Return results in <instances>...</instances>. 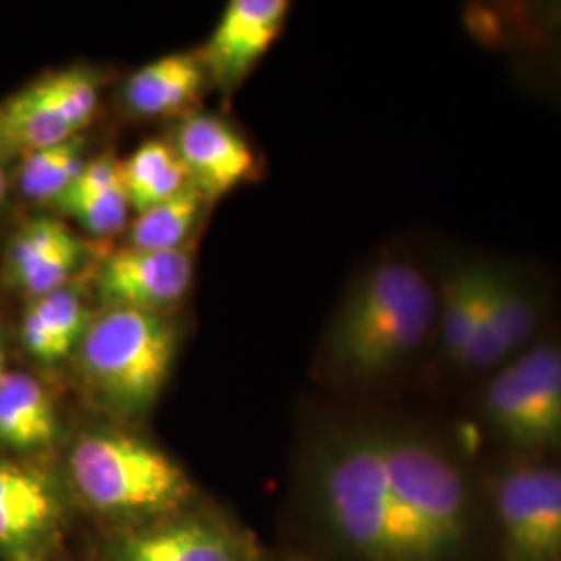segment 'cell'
Returning a JSON list of instances; mask_svg holds the SVG:
<instances>
[{"instance_id":"obj_17","label":"cell","mask_w":561,"mask_h":561,"mask_svg":"<svg viewBox=\"0 0 561 561\" xmlns=\"http://www.w3.org/2000/svg\"><path fill=\"white\" fill-rule=\"evenodd\" d=\"M201 190L190 183L180 194L138 213L129 231V248L180 250L201 215Z\"/></svg>"},{"instance_id":"obj_19","label":"cell","mask_w":561,"mask_h":561,"mask_svg":"<svg viewBox=\"0 0 561 561\" xmlns=\"http://www.w3.org/2000/svg\"><path fill=\"white\" fill-rule=\"evenodd\" d=\"M76 233L57 219H34L21 227L9 248V275L25 294L32 291L42 271Z\"/></svg>"},{"instance_id":"obj_24","label":"cell","mask_w":561,"mask_h":561,"mask_svg":"<svg viewBox=\"0 0 561 561\" xmlns=\"http://www.w3.org/2000/svg\"><path fill=\"white\" fill-rule=\"evenodd\" d=\"M180 157L175 152V146L167 141L152 140L141 144L127 161H121L127 198L138 194L150 181L157 180Z\"/></svg>"},{"instance_id":"obj_11","label":"cell","mask_w":561,"mask_h":561,"mask_svg":"<svg viewBox=\"0 0 561 561\" xmlns=\"http://www.w3.org/2000/svg\"><path fill=\"white\" fill-rule=\"evenodd\" d=\"M287 0H231L206 44L202 65L222 90H233L279 38Z\"/></svg>"},{"instance_id":"obj_1","label":"cell","mask_w":561,"mask_h":561,"mask_svg":"<svg viewBox=\"0 0 561 561\" xmlns=\"http://www.w3.org/2000/svg\"><path fill=\"white\" fill-rule=\"evenodd\" d=\"M324 520L366 561H451L472 528V479L460 451L408 424L333 435L317 458Z\"/></svg>"},{"instance_id":"obj_8","label":"cell","mask_w":561,"mask_h":561,"mask_svg":"<svg viewBox=\"0 0 561 561\" xmlns=\"http://www.w3.org/2000/svg\"><path fill=\"white\" fill-rule=\"evenodd\" d=\"M558 308V280L545 264L486 256V319L500 368L561 324Z\"/></svg>"},{"instance_id":"obj_10","label":"cell","mask_w":561,"mask_h":561,"mask_svg":"<svg viewBox=\"0 0 561 561\" xmlns=\"http://www.w3.org/2000/svg\"><path fill=\"white\" fill-rule=\"evenodd\" d=\"M59 516V500L42 472L0 460V556L4 560L41 561Z\"/></svg>"},{"instance_id":"obj_23","label":"cell","mask_w":561,"mask_h":561,"mask_svg":"<svg viewBox=\"0 0 561 561\" xmlns=\"http://www.w3.org/2000/svg\"><path fill=\"white\" fill-rule=\"evenodd\" d=\"M181 561H233L231 545L225 535L208 524L181 522L171 526Z\"/></svg>"},{"instance_id":"obj_21","label":"cell","mask_w":561,"mask_h":561,"mask_svg":"<svg viewBox=\"0 0 561 561\" xmlns=\"http://www.w3.org/2000/svg\"><path fill=\"white\" fill-rule=\"evenodd\" d=\"M57 204L94 236H113L121 231L131 208L125 185L90 196H65Z\"/></svg>"},{"instance_id":"obj_4","label":"cell","mask_w":561,"mask_h":561,"mask_svg":"<svg viewBox=\"0 0 561 561\" xmlns=\"http://www.w3.org/2000/svg\"><path fill=\"white\" fill-rule=\"evenodd\" d=\"M83 502L108 516H161L194 493L185 470L152 443L117 431L81 435L67 458Z\"/></svg>"},{"instance_id":"obj_25","label":"cell","mask_w":561,"mask_h":561,"mask_svg":"<svg viewBox=\"0 0 561 561\" xmlns=\"http://www.w3.org/2000/svg\"><path fill=\"white\" fill-rule=\"evenodd\" d=\"M21 341L25 350L36 358V360L53 364L69 356L71 352L60 343L55 333L48 329V324L42 319L38 308L32 304L21 321Z\"/></svg>"},{"instance_id":"obj_9","label":"cell","mask_w":561,"mask_h":561,"mask_svg":"<svg viewBox=\"0 0 561 561\" xmlns=\"http://www.w3.org/2000/svg\"><path fill=\"white\" fill-rule=\"evenodd\" d=\"M194 279L190 250L123 248L102 262L96 291L106 308L159 312L178 304Z\"/></svg>"},{"instance_id":"obj_15","label":"cell","mask_w":561,"mask_h":561,"mask_svg":"<svg viewBox=\"0 0 561 561\" xmlns=\"http://www.w3.org/2000/svg\"><path fill=\"white\" fill-rule=\"evenodd\" d=\"M57 412L41 381L25 373H11L0 387V443L34 451L57 437Z\"/></svg>"},{"instance_id":"obj_28","label":"cell","mask_w":561,"mask_h":561,"mask_svg":"<svg viewBox=\"0 0 561 561\" xmlns=\"http://www.w3.org/2000/svg\"><path fill=\"white\" fill-rule=\"evenodd\" d=\"M7 375H9V370H7V364H4V356H0V387L7 379Z\"/></svg>"},{"instance_id":"obj_7","label":"cell","mask_w":561,"mask_h":561,"mask_svg":"<svg viewBox=\"0 0 561 561\" xmlns=\"http://www.w3.org/2000/svg\"><path fill=\"white\" fill-rule=\"evenodd\" d=\"M500 561H561V458L505 456L489 477Z\"/></svg>"},{"instance_id":"obj_12","label":"cell","mask_w":561,"mask_h":561,"mask_svg":"<svg viewBox=\"0 0 561 561\" xmlns=\"http://www.w3.org/2000/svg\"><path fill=\"white\" fill-rule=\"evenodd\" d=\"M175 152L204 198L222 196L254 173L256 159L248 141L215 115H192L183 121Z\"/></svg>"},{"instance_id":"obj_18","label":"cell","mask_w":561,"mask_h":561,"mask_svg":"<svg viewBox=\"0 0 561 561\" xmlns=\"http://www.w3.org/2000/svg\"><path fill=\"white\" fill-rule=\"evenodd\" d=\"M83 164L85 159L80 136L27 154L23 157L18 178L21 194L30 201L57 204L80 178Z\"/></svg>"},{"instance_id":"obj_13","label":"cell","mask_w":561,"mask_h":561,"mask_svg":"<svg viewBox=\"0 0 561 561\" xmlns=\"http://www.w3.org/2000/svg\"><path fill=\"white\" fill-rule=\"evenodd\" d=\"M468 30L481 44L524 53L561 50V2L479 7L466 15Z\"/></svg>"},{"instance_id":"obj_14","label":"cell","mask_w":561,"mask_h":561,"mask_svg":"<svg viewBox=\"0 0 561 561\" xmlns=\"http://www.w3.org/2000/svg\"><path fill=\"white\" fill-rule=\"evenodd\" d=\"M204 65L192 55H169L138 69L125 83V102L141 117L173 115L198 96Z\"/></svg>"},{"instance_id":"obj_22","label":"cell","mask_w":561,"mask_h":561,"mask_svg":"<svg viewBox=\"0 0 561 561\" xmlns=\"http://www.w3.org/2000/svg\"><path fill=\"white\" fill-rule=\"evenodd\" d=\"M42 314L48 329L55 333V337L73 352L76 345H80L83 333L90 327V317L85 301L81 300L80 291L71 285H65L53 294H46L38 300L32 301Z\"/></svg>"},{"instance_id":"obj_20","label":"cell","mask_w":561,"mask_h":561,"mask_svg":"<svg viewBox=\"0 0 561 561\" xmlns=\"http://www.w3.org/2000/svg\"><path fill=\"white\" fill-rule=\"evenodd\" d=\"M32 88L48 102L76 131L83 129L96 113L99 85L81 69H65L32 83Z\"/></svg>"},{"instance_id":"obj_6","label":"cell","mask_w":561,"mask_h":561,"mask_svg":"<svg viewBox=\"0 0 561 561\" xmlns=\"http://www.w3.org/2000/svg\"><path fill=\"white\" fill-rule=\"evenodd\" d=\"M486 256L461 243H442L433 254L439 317L431 362L456 381L479 385L500 368L486 319Z\"/></svg>"},{"instance_id":"obj_5","label":"cell","mask_w":561,"mask_h":561,"mask_svg":"<svg viewBox=\"0 0 561 561\" xmlns=\"http://www.w3.org/2000/svg\"><path fill=\"white\" fill-rule=\"evenodd\" d=\"M477 391L481 424L505 456L561 458V324Z\"/></svg>"},{"instance_id":"obj_27","label":"cell","mask_w":561,"mask_h":561,"mask_svg":"<svg viewBox=\"0 0 561 561\" xmlns=\"http://www.w3.org/2000/svg\"><path fill=\"white\" fill-rule=\"evenodd\" d=\"M7 161H9V154L7 150L2 148L0 144V206L7 198V192H9V171H7Z\"/></svg>"},{"instance_id":"obj_16","label":"cell","mask_w":561,"mask_h":561,"mask_svg":"<svg viewBox=\"0 0 561 561\" xmlns=\"http://www.w3.org/2000/svg\"><path fill=\"white\" fill-rule=\"evenodd\" d=\"M78 131L27 85L0 104V144L9 157H27L76 138Z\"/></svg>"},{"instance_id":"obj_3","label":"cell","mask_w":561,"mask_h":561,"mask_svg":"<svg viewBox=\"0 0 561 561\" xmlns=\"http://www.w3.org/2000/svg\"><path fill=\"white\" fill-rule=\"evenodd\" d=\"M178 352V333L159 312L106 308L80 341L81 377L111 410L138 416L159 400Z\"/></svg>"},{"instance_id":"obj_29","label":"cell","mask_w":561,"mask_h":561,"mask_svg":"<svg viewBox=\"0 0 561 561\" xmlns=\"http://www.w3.org/2000/svg\"><path fill=\"white\" fill-rule=\"evenodd\" d=\"M0 356H4V352H2V347H0Z\"/></svg>"},{"instance_id":"obj_2","label":"cell","mask_w":561,"mask_h":561,"mask_svg":"<svg viewBox=\"0 0 561 561\" xmlns=\"http://www.w3.org/2000/svg\"><path fill=\"white\" fill-rule=\"evenodd\" d=\"M439 285L433 256L387 250L347 287L324 337V364L345 385H375L433 354Z\"/></svg>"},{"instance_id":"obj_26","label":"cell","mask_w":561,"mask_h":561,"mask_svg":"<svg viewBox=\"0 0 561 561\" xmlns=\"http://www.w3.org/2000/svg\"><path fill=\"white\" fill-rule=\"evenodd\" d=\"M125 561H181L171 526L144 533L125 542Z\"/></svg>"}]
</instances>
